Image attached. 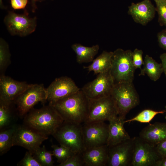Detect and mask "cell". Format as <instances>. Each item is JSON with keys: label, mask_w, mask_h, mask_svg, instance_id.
Listing matches in <instances>:
<instances>
[{"label": "cell", "mask_w": 166, "mask_h": 166, "mask_svg": "<svg viewBox=\"0 0 166 166\" xmlns=\"http://www.w3.org/2000/svg\"><path fill=\"white\" fill-rule=\"evenodd\" d=\"M49 104L66 121L81 124L84 123L88 113L89 99L81 89Z\"/></svg>", "instance_id": "obj_1"}, {"label": "cell", "mask_w": 166, "mask_h": 166, "mask_svg": "<svg viewBox=\"0 0 166 166\" xmlns=\"http://www.w3.org/2000/svg\"><path fill=\"white\" fill-rule=\"evenodd\" d=\"M64 120L51 105L30 110L24 117V124L48 136L53 134Z\"/></svg>", "instance_id": "obj_2"}, {"label": "cell", "mask_w": 166, "mask_h": 166, "mask_svg": "<svg viewBox=\"0 0 166 166\" xmlns=\"http://www.w3.org/2000/svg\"><path fill=\"white\" fill-rule=\"evenodd\" d=\"M111 95L118 116L124 119L130 111L140 103L139 97L132 82L115 83Z\"/></svg>", "instance_id": "obj_3"}, {"label": "cell", "mask_w": 166, "mask_h": 166, "mask_svg": "<svg viewBox=\"0 0 166 166\" xmlns=\"http://www.w3.org/2000/svg\"><path fill=\"white\" fill-rule=\"evenodd\" d=\"M132 52L121 48L113 52L110 72L115 83L133 82L136 69L132 62Z\"/></svg>", "instance_id": "obj_4"}, {"label": "cell", "mask_w": 166, "mask_h": 166, "mask_svg": "<svg viewBox=\"0 0 166 166\" xmlns=\"http://www.w3.org/2000/svg\"><path fill=\"white\" fill-rule=\"evenodd\" d=\"M81 124L64 121L53 136L60 145L70 148L75 153L82 152L84 149Z\"/></svg>", "instance_id": "obj_5"}, {"label": "cell", "mask_w": 166, "mask_h": 166, "mask_svg": "<svg viewBox=\"0 0 166 166\" xmlns=\"http://www.w3.org/2000/svg\"><path fill=\"white\" fill-rule=\"evenodd\" d=\"M47 101L46 89L43 84H30L14 101L18 115L23 117L39 102Z\"/></svg>", "instance_id": "obj_6"}, {"label": "cell", "mask_w": 166, "mask_h": 166, "mask_svg": "<svg viewBox=\"0 0 166 166\" xmlns=\"http://www.w3.org/2000/svg\"><path fill=\"white\" fill-rule=\"evenodd\" d=\"M118 115L111 95L98 99H89L88 113L84 123L109 121Z\"/></svg>", "instance_id": "obj_7"}, {"label": "cell", "mask_w": 166, "mask_h": 166, "mask_svg": "<svg viewBox=\"0 0 166 166\" xmlns=\"http://www.w3.org/2000/svg\"><path fill=\"white\" fill-rule=\"evenodd\" d=\"M28 14L26 11L22 14L12 11L9 12L4 18V22L12 35L24 37L35 31L37 26L36 17L30 18Z\"/></svg>", "instance_id": "obj_8"}, {"label": "cell", "mask_w": 166, "mask_h": 166, "mask_svg": "<svg viewBox=\"0 0 166 166\" xmlns=\"http://www.w3.org/2000/svg\"><path fill=\"white\" fill-rule=\"evenodd\" d=\"M114 84L110 70L98 74L81 89L89 99H98L111 96Z\"/></svg>", "instance_id": "obj_9"}, {"label": "cell", "mask_w": 166, "mask_h": 166, "mask_svg": "<svg viewBox=\"0 0 166 166\" xmlns=\"http://www.w3.org/2000/svg\"><path fill=\"white\" fill-rule=\"evenodd\" d=\"M81 130L84 149L106 144L108 124L105 121L84 123Z\"/></svg>", "instance_id": "obj_10"}, {"label": "cell", "mask_w": 166, "mask_h": 166, "mask_svg": "<svg viewBox=\"0 0 166 166\" xmlns=\"http://www.w3.org/2000/svg\"><path fill=\"white\" fill-rule=\"evenodd\" d=\"M161 159L155 146L139 136L134 137L132 166H156Z\"/></svg>", "instance_id": "obj_11"}, {"label": "cell", "mask_w": 166, "mask_h": 166, "mask_svg": "<svg viewBox=\"0 0 166 166\" xmlns=\"http://www.w3.org/2000/svg\"><path fill=\"white\" fill-rule=\"evenodd\" d=\"M134 137L109 147L107 166H131L132 160Z\"/></svg>", "instance_id": "obj_12"}, {"label": "cell", "mask_w": 166, "mask_h": 166, "mask_svg": "<svg viewBox=\"0 0 166 166\" xmlns=\"http://www.w3.org/2000/svg\"><path fill=\"white\" fill-rule=\"evenodd\" d=\"M48 138V136L24 124L17 125L13 136V146L22 147L32 152Z\"/></svg>", "instance_id": "obj_13"}, {"label": "cell", "mask_w": 166, "mask_h": 166, "mask_svg": "<svg viewBox=\"0 0 166 166\" xmlns=\"http://www.w3.org/2000/svg\"><path fill=\"white\" fill-rule=\"evenodd\" d=\"M80 89L70 77H61L55 79L46 89L49 103L74 93Z\"/></svg>", "instance_id": "obj_14"}, {"label": "cell", "mask_w": 166, "mask_h": 166, "mask_svg": "<svg viewBox=\"0 0 166 166\" xmlns=\"http://www.w3.org/2000/svg\"><path fill=\"white\" fill-rule=\"evenodd\" d=\"M30 85L17 81L4 74L0 77V100L14 102Z\"/></svg>", "instance_id": "obj_15"}, {"label": "cell", "mask_w": 166, "mask_h": 166, "mask_svg": "<svg viewBox=\"0 0 166 166\" xmlns=\"http://www.w3.org/2000/svg\"><path fill=\"white\" fill-rule=\"evenodd\" d=\"M156 8L150 0H144L128 7V13L135 22L143 26L146 25L154 18Z\"/></svg>", "instance_id": "obj_16"}, {"label": "cell", "mask_w": 166, "mask_h": 166, "mask_svg": "<svg viewBox=\"0 0 166 166\" xmlns=\"http://www.w3.org/2000/svg\"><path fill=\"white\" fill-rule=\"evenodd\" d=\"M125 120L118 115L109 121L108 137L106 144L109 147L131 138L124 127Z\"/></svg>", "instance_id": "obj_17"}, {"label": "cell", "mask_w": 166, "mask_h": 166, "mask_svg": "<svg viewBox=\"0 0 166 166\" xmlns=\"http://www.w3.org/2000/svg\"><path fill=\"white\" fill-rule=\"evenodd\" d=\"M109 149L105 144L85 149L82 152L84 166H107Z\"/></svg>", "instance_id": "obj_18"}, {"label": "cell", "mask_w": 166, "mask_h": 166, "mask_svg": "<svg viewBox=\"0 0 166 166\" xmlns=\"http://www.w3.org/2000/svg\"><path fill=\"white\" fill-rule=\"evenodd\" d=\"M139 136L155 146L166 140V123L156 122L149 124L140 132Z\"/></svg>", "instance_id": "obj_19"}, {"label": "cell", "mask_w": 166, "mask_h": 166, "mask_svg": "<svg viewBox=\"0 0 166 166\" xmlns=\"http://www.w3.org/2000/svg\"><path fill=\"white\" fill-rule=\"evenodd\" d=\"M113 52L103 51L92 63L84 68L90 72L93 71L94 74H98L110 70L112 66V58Z\"/></svg>", "instance_id": "obj_20"}, {"label": "cell", "mask_w": 166, "mask_h": 166, "mask_svg": "<svg viewBox=\"0 0 166 166\" xmlns=\"http://www.w3.org/2000/svg\"><path fill=\"white\" fill-rule=\"evenodd\" d=\"M14 102L0 100V130L15 124L17 118L14 109Z\"/></svg>", "instance_id": "obj_21"}, {"label": "cell", "mask_w": 166, "mask_h": 166, "mask_svg": "<svg viewBox=\"0 0 166 166\" xmlns=\"http://www.w3.org/2000/svg\"><path fill=\"white\" fill-rule=\"evenodd\" d=\"M71 48L76 55L77 63L81 64L92 61L99 49V46L97 44L91 47H87L80 43H75Z\"/></svg>", "instance_id": "obj_22"}, {"label": "cell", "mask_w": 166, "mask_h": 166, "mask_svg": "<svg viewBox=\"0 0 166 166\" xmlns=\"http://www.w3.org/2000/svg\"><path fill=\"white\" fill-rule=\"evenodd\" d=\"M143 67L139 76L146 74L151 80L155 81L158 80L163 72L161 63L157 62L152 57L146 55L144 60Z\"/></svg>", "instance_id": "obj_23"}, {"label": "cell", "mask_w": 166, "mask_h": 166, "mask_svg": "<svg viewBox=\"0 0 166 166\" xmlns=\"http://www.w3.org/2000/svg\"><path fill=\"white\" fill-rule=\"evenodd\" d=\"M17 125L0 130V155L6 153L13 146V139Z\"/></svg>", "instance_id": "obj_24"}, {"label": "cell", "mask_w": 166, "mask_h": 166, "mask_svg": "<svg viewBox=\"0 0 166 166\" xmlns=\"http://www.w3.org/2000/svg\"><path fill=\"white\" fill-rule=\"evenodd\" d=\"M31 153L42 166H53L52 152L48 151L45 146L39 147Z\"/></svg>", "instance_id": "obj_25"}, {"label": "cell", "mask_w": 166, "mask_h": 166, "mask_svg": "<svg viewBox=\"0 0 166 166\" xmlns=\"http://www.w3.org/2000/svg\"><path fill=\"white\" fill-rule=\"evenodd\" d=\"M11 55L9 50V46L6 42L1 38L0 41V72L1 75L3 73L10 64Z\"/></svg>", "instance_id": "obj_26"}, {"label": "cell", "mask_w": 166, "mask_h": 166, "mask_svg": "<svg viewBox=\"0 0 166 166\" xmlns=\"http://www.w3.org/2000/svg\"><path fill=\"white\" fill-rule=\"evenodd\" d=\"M165 112V110L156 111L150 109H144L140 113L134 117L129 120H124V123L136 121L142 123H148L157 114H163Z\"/></svg>", "instance_id": "obj_27"}, {"label": "cell", "mask_w": 166, "mask_h": 166, "mask_svg": "<svg viewBox=\"0 0 166 166\" xmlns=\"http://www.w3.org/2000/svg\"><path fill=\"white\" fill-rule=\"evenodd\" d=\"M51 147L53 150V156L57 158V162L59 164L64 162L75 153L70 148L62 145L59 146L52 144Z\"/></svg>", "instance_id": "obj_28"}, {"label": "cell", "mask_w": 166, "mask_h": 166, "mask_svg": "<svg viewBox=\"0 0 166 166\" xmlns=\"http://www.w3.org/2000/svg\"><path fill=\"white\" fill-rule=\"evenodd\" d=\"M154 0L158 15V22L160 26H164L166 29V0Z\"/></svg>", "instance_id": "obj_29"}, {"label": "cell", "mask_w": 166, "mask_h": 166, "mask_svg": "<svg viewBox=\"0 0 166 166\" xmlns=\"http://www.w3.org/2000/svg\"><path fill=\"white\" fill-rule=\"evenodd\" d=\"M58 166H83L84 163L82 152L75 153Z\"/></svg>", "instance_id": "obj_30"}, {"label": "cell", "mask_w": 166, "mask_h": 166, "mask_svg": "<svg viewBox=\"0 0 166 166\" xmlns=\"http://www.w3.org/2000/svg\"><path fill=\"white\" fill-rule=\"evenodd\" d=\"M18 166H42L30 151H27L23 158L17 164Z\"/></svg>", "instance_id": "obj_31"}, {"label": "cell", "mask_w": 166, "mask_h": 166, "mask_svg": "<svg viewBox=\"0 0 166 166\" xmlns=\"http://www.w3.org/2000/svg\"><path fill=\"white\" fill-rule=\"evenodd\" d=\"M143 55V51L137 48L135 49L132 52V60L133 65L136 69L139 68L140 69V71L142 69V66L144 63Z\"/></svg>", "instance_id": "obj_32"}, {"label": "cell", "mask_w": 166, "mask_h": 166, "mask_svg": "<svg viewBox=\"0 0 166 166\" xmlns=\"http://www.w3.org/2000/svg\"><path fill=\"white\" fill-rule=\"evenodd\" d=\"M155 147L161 159L166 157V140L159 143Z\"/></svg>", "instance_id": "obj_33"}, {"label": "cell", "mask_w": 166, "mask_h": 166, "mask_svg": "<svg viewBox=\"0 0 166 166\" xmlns=\"http://www.w3.org/2000/svg\"><path fill=\"white\" fill-rule=\"evenodd\" d=\"M157 38L160 46L166 50V29L158 33Z\"/></svg>", "instance_id": "obj_34"}, {"label": "cell", "mask_w": 166, "mask_h": 166, "mask_svg": "<svg viewBox=\"0 0 166 166\" xmlns=\"http://www.w3.org/2000/svg\"><path fill=\"white\" fill-rule=\"evenodd\" d=\"M28 2V0H11L12 7L14 9H24Z\"/></svg>", "instance_id": "obj_35"}, {"label": "cell", "mask_w": 166, "mask_h": 166, "mask_svg": "<svg viewBox=\"0 0 166 166\" xmlns=\"http://www.w3.org/2000/svg\"><path fill=\"white\" fill-rule=\"evenodd\" d=\"M163 68V72L166 77V53L161 54L160 57Z\"/></svg>", "instance_id": "obj_36"}, {"label": "cell", "mask_w": 166, "mask_h": 166, "mask_svg": "<svg viewBox=\"0 0 166 166\" xmlns=\"http://www.w3.org/2000/svg\"><path fill=\"white\" fill-rule=\"evenodd\" d=\"M156 166H166V157L162 158L157 162Z\"/></svg>", "instance_id": "obj_37"}, {"label": "cell", "mask_w": 166, "mask_h": 166, "mask_svg": "<svg viewBox=\"0 0 166 166\" xmlns=\"http://www.w3.org/2000/svg\"><path fill=\"white\" fill-rule=\"evenodd\" d=\"M38 0H31L32 6V11L33 12H34L36 9H37L36 2Z\"/></svg>", "instance_id": "obj_38"}, {"label": "cell", "mask_w": 166, "mask_h": 166, "mask_svg": "<svg viewBox=\"0 0 166 166\" xmlns=\"http://www.w3.org/2000/svg\"><path fill=\"white\" fill-rule=\"evenodd\" d=\"M0 4L1 8L2 9L4 8V6L2 5V0H0Z\"/></svg>", "instance_id": "obj_39"}, {"label": "cell", "mask_w": 166, "mask_h": 166, "mask_svg": "<svg viewBox=\"0 0 166 166\" xmlns=\"http://www.w3.org/2000/svg\"><path fill=\"white\" fill-rule=\"evenodd\" d=\"M165 112L166 113V105L165 106ZM165 119H166V116H165Z\"/></svg>", "instance_id": "obj_40"}, {"label": "cell", "mask_w": 166, "mask_h": 166, "mask_svg": "<svg viewBox=\"0 0 166 166\" xmlns=\"http://www.w3.org/2000/svg\"><path fill=\"white\" fill-rule=\"evenodd\" d=\"M40 0L41 1H42L44 0Z\"/></svg>", "instance_id": "obj_41"}]
</instances>
